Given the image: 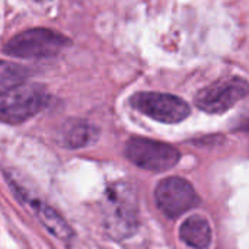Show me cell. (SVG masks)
I'll return each mask as SVG.
<instances>
[{"label": "cell", "mask_w": 249, "mask_h": 249, "mask_svg": "<svg viewBox=\"0 0 249 249\" xmlns=\"http://www.w3.org/2000/svg\"><path fill=\"white\" fill-rule=\"evenodd\" d=\"M248 95V82L242 77H226L201 89L196 105L209 114H223Z\"/></svg>", "instance_id": "5"}, {"label": "cell", "mask_w": 249, "mask_h": 249, "mask_svg": "<svg viewBox=\"0 0 249 249\" xmlns=\"http://www.w3.org/2000/svg\"><path fill=\"white\" fill-rule=\"evenodd\" d=\"M131 105L139 112L165 124L181 123L190 115L188 104L169 93L140 92L131 98Z\"/></svg>", "instance_id": "6"}, {"label": "cell", "mask_w": 249, "mask_h": 249, "mask_svg": "<svg viewBox=\"0 0 249 249\" xmlns=\"http://www.w3.org/2000/svg\"><path fill=\"white\" fill-rule=\"evenodd\" d=\"M48 101V90L42 85L23 82L0 95V121L20 124L42 111Z\"/></svg>", "instance_id": "2"}, {"label": "cell", "mask_w": 249, "mask_h": 249, "mask_svg": "<svg viewBox=\"0 0 249 249\" xmlns=\"http://www.w3.org/2000/svg\"><path fill=\"white\" fill-rule=\"evenodd\" d=\"M158 209L171 219H175L198 204V196L194 187L184 178L169 177L160 181L155 190Z\"/></svg>", "instance_id": "7"}, {"label": "cell", "mask_w": 249, "mask_h": 249, "mask_svg": "<svg viewBox=\"0 0 249 249\" xmlns=\"http://www.w3.org/2000/svg\"><path fill=\"white\" fill-rule=\"evenodd\" d=\"M28 77V70L19 64L0 60V95L6 90L23 83Z\"/></svg>", "instance_id": "11"}, {"label": "cell", "mask_w": 249, "mask_h": 249, "mask_svg": "<svg viewBox=\"0 0 249 249\" xmlns=\"http://www.w3.org/2000/svg\"><path fill=\"white\" fill-rule=\"evenodd\" d=\"M125 156L136 166L152 172L168 171L181 159V153L174 146L143 137H133L127 142Z\"/></svg>", "instance_id": "4"}, {"label": "cell", "mask_w": 249, "mask_h": 249, "mask_svg": "<svg viewBox=\"0 0 249 249\" xmlns=\"http://www.w3.org/2000/svg\"><path fill=\"white\" fill-rule=\"evenodd\" d=\"M41 1H48V0H41Z\"/></svg>", "instance_id": "12"}, {"label": "cell", "mask_w": 249, "mask_h": 249, "mask_svg": "<svg viewBox=\"0 0 249 249\" xmlns=\"http://www.w3.org/2000/svg\"><path fill=\"white\" fill-rule=\"evenodd\" d=\"M102 220L107 233L123 241L139 229V198L134 187L120 181L109 185L102 198Z\"/></svg>", "instance_id": "1"}, {"label": "cell", "mask_w": 249, "mask_h": 249, "mask_svg": "<svg viewBox=\"0 0 249 249\" xmlns=\"http://www.w3.org/2000/svg\"><path fill=\"white\" fill-rule=\"evenodd\" d=\"M98 139V128L82 120H70L61 130V142L69 149H82Z\"/></svg>", "instance_id": "10"}, {"label": "cell", "mask_w": 249, "mask_h": 249, "mask_svg": "<svg viewBox=\"0 0 249 249\" xmlns=\"http://www.w3.org/2000/svg\"><path fill=\"white\" fill-rule=\"evenodd\" d=\"M15 191L18 193V196L20 197V200L23 203L28 204V207L36 214V217L39 219V222L42 223V226L51 233L54 235L57 239L69 242L73 238V231L70 229L69 223L50 206H47L44 201H41L36 196L29 194L26 190L20 188V187H15Z\"/></svg>", "instance_id": "8"}, {"label": "cell", "mask_w": 249, "mask_h": 249, "mask_svg": "<svg viewBox=\"0 0 249 249\" xmlns=\"http://www.w3.org/2000/svg\"><path fill=\"white\" fill-rule=\"evenodd\" d=\"M70 44L64 35L45 28L23 31L9 39L3 48L7 55L19 58H48L63 51Z\"/></svg>", "instance_id": "3"}, {"label": "cell", "mask_w": 249, "mask_h": 249, "mask_svg": "<svg viewBox=\"0 0 249 249\" xmlns=\"http://www.w3.org/2000/svg\"><path fill=\"white\" fill-rule=\"evenodd\" d=\"M179 238L194 249H207L212 244V226L204 216H190L179 228Z\"/></svg>", "instance_id": "9"}]
</instances>
